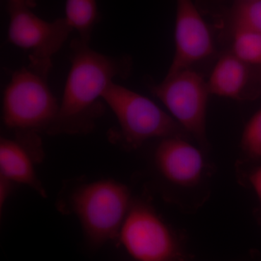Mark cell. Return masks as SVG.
I'll return each mask as SVG.
<instances>
[{
	"mask_svg": "<svg viewBox=\"0 0 261 261\" xmlns=\"http://www.w3.org/2000/svg\"><path fill=\"white\" fill-rule=\"evenodd\" d=\"M64 18L81 40L90 43L99 18L97 0H66Z\"/></svg>",
	"mask_w": 261,
	"mask_h": 261,
	"instance_id": "cell-12",
	"label": "cell"
},
{
	"mask_svg": "<svg viewBox=\"0 0 261 261\" xmlns=\"http://www.w3.org/2000/svg\"><path fill=\"white\" fill-rule=\"evenodd\" d=\"M249 65L232 53L220 58L207 82L211 94L242 99L250 79Z\"/></svg>",
	"mask_w": 261,
	"mask_h": 261,
	"instance_id": "cell-11",
	"label": "cell"
},
{
	"mask_svg": "<svg viewBox=\"0 0 261 261\" xmlns=\"http://www.w3.org/2000/svg\"><path fill=\"white\" fill-rule=\"evenodd\" d=\"M233 2L255 1V0H233Z\"/></svg>",
	"mask_w": 261,
	"mask_h": 261,
	"instance_id": "cell-19",
	"label": "cell"
},
{
	"mask_svg": "<svg viewBox=\"0 0 261 261\" xmlns=\"http://www.w3.org/2000/svg\"><path fill=\"white\" fill-rule=\"evenodd\" d=\"M12 181L3 176H0V209L4 208L7 199L11 192Z\"/></svg>",
	"mask_w": 261,
	"mask_h": 261,
	"instance_id": "cell-16",
	"label": "cell"
},
{
	"mask_svg": "<svg viewBox=\"0 0 261 261\" xmlns=\"http://www.w3.org/2000/svg\"><path fill=\"white\" fill-rule=\"evenodd\" d=\"M118 241L137 261H183L177 237L153 209L132 204Z\"/></svg>",
	"mask_w": 261,
	"mask_h": 261,
	"instance_id": "cell-5",
	"label": "cell"
},
{
	"mask_svg": "<svg viewBox=\"0 0 261 261\" xmlns=\"http://www.w3.org/2000/svg\"><path fill=\"white\" fill-rule=\"evenodd\" d=\"M70 68L59 112L48 135L89 133L104 112L100 99L115 79L129 75L132 63L125 56L94 50L89 43L73 39L70 44Z\"/></svg>",
	"mask_w": 261,
	"mask_h": 261,
	"instance_id": "cell-1",
	"label": "cell"
},
{
	"mask_svg": "<svg viewBox=\"0 0 261 261\" xmlns=\"http://www.w3.org/2000/svg\"><path fill=\"white\" fill-rule=\"evenodd\" d=\"M69 205L91 245L101 247L118 240L132 205L130 191L115 180L92 181L75 189L70 196Z\"/></svg>",
	"mask_w": 261,
	"mask_h": 261,
	"instance_id": "cell-4",
	"label": "cell"
},
{
	"mask_svg": "<svg viewBox=\"0 0 261 261\" xmlns=\"http://www.w3.org/2000/svg\"><path fill=\"white\" fill-rule=\"evenodd\" d=\"M8 42L29 53V65L49 75L53 58L69 37L73 29L64 17L47 21L31 9H8Z\"/></svg>",
	"mask_w": 261,
	"mask_h": 261,
	"instance_id": "cell-7",
	"label": "cell"
},
{
	"mask_svg": "<svg viewBox=\"0 0 261 261\" xmlns=\"http://www.w3.org/2000/svg\"><path fill=\"white\" fill-rule=\"evenodd\" d=\"M154 162L163 177L183 187L197 185L205 166L200 151L180 137L162 139L154 152Z\"/></svg>",
	"mask_w": 261,
	"mask_h": 261,
	"instance_id": "cell-9",
	"label": "cell"
},
{
	"mask_svg": "<svg viewBox=\"0 0 261 261\" xmlns=\"http://www.w3.org/2000/svg\"><path fill=\"white\" fill-rule=\"evenodd\" d=\"M175 54L166 75L188 69L214 53L210 29L193 0H176Z\"/></svg>",
	"mask_w": 261,
	"mask_h": 261,
	"instance_id": "cell-8",
	"label": "cell"
},
{
	"mask_svg": "<svg viewBox=\"0 0 261 261\" xmlns=\"http://www.w3.org/2000/svg\"><path fill=\"white\" fill-rule=\"evenodd\" d=\"M152 93L168 108L173 118L201 143L206 142L207 82L191 68L166 75L161 83L150 86Z\"/></svg>",
	"mask_w": 261,
	"mask_h": 261,
	"instance_id": "cell-6",
	"label": "cell"
},
{
	"mask_svg": "<svg viewBox=\"0 0 261 261\" xmlns=\"http://www.w3.org/2000/svg\"><path fill=\"white\" fill-rule=\"evenodd\" d=\"M48 75L31 65L15 70L3 94V119L15 133L48 134L60 103L47 84Z\"/></svg>",
	"mask_w": 261,
	"mask_h": 261,
	"instance_id": "cell-3",
	"label": "cell"
},
{
	"mask_svg": "<svg viewBox=\"0 0 261 261\" xmlns=\"http://www.w3.org/2000/svg\"><path fill=\"white\" fill-rule=\"evenodd\" d=\"M231 53L247 65L261 67V33L236 30L231 32Z\"/></svg>",
	"mask_w": 261,
	"mask_h": 261,
	"instance_id": "cell-14",
	"label": "cell"
},
{
	"mask_svg": "<svg viewBox=\"0 0 261 261\" xmlns=\"http://www.w3.org/2000/svg\"><path fill=\"white\" fill-rule=\"evenodd\" d=\"M39 134L15 133V138L3 137L0 141V171L12 182L30 187L45 197V190L38 179L34 160L42 153Z\"/></svg>",
	"mask_w": 261,
	"mask_h": 261,
	"instance_id": "cell-10",
	"label": "cell"
},
{
	"mask_svg": "<svg viewBox=\"0 0 261 261\" xmlns=\"http://www.w3.org/2000/svg\"><path fill=\"white\" fill-rule=\"evenodd\" d=\"M241 145L249 157L261 159V108L245 126L242 136Z\"/></svg>",
	"mask_w": 261,
	"mask_h": 261,
	"instance_id": "cell-15",
	"label": "cell"
},
{
	"mask_svg": "<svg viewBox=\"0 0 261 261\" xmlns=\"http://www.w3.org/2000/svg\"><path fill=\"white\" fill-rule=\"evenodd\" d=\"M250 181L259 200L261 201V166L252 173Z\"/></svg>",
	"mask_w": 261,
	"mask_h": 261,
	"instance_id": "cell-18",
	"label": "cell"
},
{
	"mask_svg": "<svg viewBox=\"0 0 261 261\" xmlns=\"http://www.w3.org/2000/svg\"><path fill=\"white\" fill-rule=\"evenodd\" d=\"M102 98L119 126L118 130L110 134L114 142L135 149L150 139L184 137L185 130L178 122L142 94L113 82Z\"/></svg>",
	"mask_w": 261,
	"mask_h": 261,
	"instance_id": "cell-2",
	"label": "cell"
},
{
	"mask_svg": "<svg viewBox=\"0 0 261 261\" xmlns=\"http://www.w3.org/2000/svg\"><path fill=\"white\" fill-rule=\"evenodd\" d=\"M260 80L261 82V67H260Z\"/></svg>",
	"mask_w": 261,
	"mask_h": 261,
	"instance_id": "cell-20",
	"label": "cell"
},
{
	"mask_svg": "<svg viewBox=\"0 0 261 261\" xmlns=\"http://www.w3.org/2000/svg\"><path fill=\"white\" fill-rule=\"evenodd\" d=\"M231 32L251 31L261 33V0L233 2L226 13Z\"/></svg>",
	"mask_w": 261,
	"mask_h": 261,
	"instance_id": "cell-13",
	"label": "cell"
},
{
	"mask_svg": "<svg viewBox=\"0 0 261 261\" xmlns=\"http://www.w3.org/2000/svg\"><path fill=\"white\" fill-rule=\"evenodd\" d=\"M8 9H31L35 8L37 0H7Z\"/></svg>",
	"mask_w": 261,
	"mask_h": 261,
	"instance_id": "cell-17",
	"label": "cell"
}]
</instances>
